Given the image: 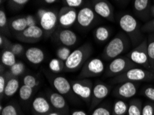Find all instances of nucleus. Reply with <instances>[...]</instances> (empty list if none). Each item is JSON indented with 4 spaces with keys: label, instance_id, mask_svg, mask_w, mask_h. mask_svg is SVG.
<instances>
[{
    "label": "nucleus",
    "instance_id": "nucleus-32",
    "mask_svg": "<svg viewBox=\"0 0 154 115\" xmlns=\"http://www.w3.org/2000/svg\"><path fill=\"white\" fill-rule=\"evenodd\" d=\"M65 62L58 58L52 59L48 64V68L53 73L58 74L64 71Z\"/></svg>",
    "mask_w": 154,
    "mask_h": 115
},
{
    "label": "nucleus",
    "instance_id": "nucleus-2",
    "mask_svg": "<svg viewBox=\"0 0 154 115\" xmlns=\"http://www.w3.org/2000/svg\"><path fill=\"white\" fill-rule=\"evenodd\" d=\"M93 53V47L89 43H85L72 51L65 62L64 72H75L82 68L84 64L89 59Z\"/></svg>",
    "mask_w": 154,
    "mask_h": 115
},
{
    "label": "nucleus",
    "instance_id": "nucleus-39",
    "mask_svg": "<svg viewBox=\"0 0 154 115\" xmlns=\"http://www.w3.org/2000/svg\"><path fill=\"white\" fill-rule=\"evenodd\" d=\"M142 115H154V102L149 101L142 105Z\"/></svg>",
    "mask_w": 154,
    "mask_h": 115
},
{
    "label": "nucleus",
    "instance_id": "nucleus-52",
    "mask_svg": "<svg viewBox=\"0 0 154 115\" xmlns=\"http://www.w3.org/2000/svg\"><path fill=\"white\" fill-rule=\"evenodd\" d=\"M116 1H117V2H120V1H122V0H116Z\"/></svg>",
    "mask_w": 154,
    "mask_h": 115
},
{
    "label": "nucleus",
    "instance_id": "nucleus-48",
    "mask_svg": "<svg viewBox=\"0 0 154 115\" xmlns=\"http://www.w3.org/2000/svg\"><path fill=\"white\" fill-rule=\"evenodd\" d=\"M57 0H44V2L47 4H53L55 3Z\"/></svg>",
    "mask_w": 154,
    "mask_h": 115
},
{
    "label": "nucleus",
    "instance_id": "nucleus-26",
    "mask_svg": "<svg viewBox=\"0 0 154 115\" xmlns=\"http://www.w3.org/2000/svg\"><path fill=\"white\" fill-rule=\"evenodd\" d=\"M16 56L12 51L8 49H4L2 50L1 53V63L4 66L10 68L17 62Z\"/></svg>",
    "mask_w": 154,
    "mask_h": 115
},
{
    "label": "nucleus",
    "instance_id": "nucleus-36",
    "mask_svg": "<svg viewBox=\"0 0 154 115\" xmlns=\"http://www.w3.org/2000/svg\"><path fill=\"white\" fill-rule=\"evenodd\" d=\"M112 108L106 105H102L97 106L93 109L91 115H111Z\"/></svg>",
    "mask_w": 154,
    "mask_h": 115
},
{
    "label": "nucleus",
    "instance_id": "nucleus-11",
    "mask_svg": "<svg viewBox=\"0 0 154 115\" xmlns=\"http://www.w3.org/2000/svg\"><path fill=\"white\" fill-rule=\"evenodd\" d=\"M44 36V30L37 25L28 27L22 32L15 35V38L17 40L28 44L37 43L40 41Z\"/></svg>",
    "mask_w": 154,
    "mask_h": 115
},
{
    "label": "nucleus",
    "instance_id": "nucleus-5",
    "mask_svg": "<svg viewBox=\"0 0 154 115\" xmlns=\"http://www.w3.org/2000/svg\"><path fill=\"white\" fill-rule=\"evenodd\" d=\"M137 66L138 65L133 62L127 56H120L111 60L107 65L105 70V77L113 78L124 73L128 70Z\"/></svg>",
    "mask_w": 154,
    "mask_h": 115
},
{
    "label": "nucleus",
    "instance_id": "nucleus-44",
    "mask_svg": "<svg viewBox=\"0 0 154 115\" xmlns=\"http://www.w3.org/2000/svg\"><path fill=\"white\" fill-rule=\"evenodd\" d=\"M141 30L144 32H154V19L146 22L142 27Z\"/></svg>",
    "mask_w": 154,
    "mask_h": 115
},
{
    "label": "nucleus",
    "instance_id": "nucleus-50",
    "mask_svg": "<svg viewBox=\"0 0 154 115\" xmlns=\"http://www.w3.org/2000/svg\"><path fill=\"white\" fill-rule=\"evenodd\" d=\"M150 13H151V15L153 17H154V5L151 6V10H150Z\"/></svg>",
    "mask_w": 154,
    "mask_h": 115
},
{
    "label": "nucleus",
    "instance_id": "nucleus-45",
    "mask_svg": "<svg viewBox=\"0 0 154 115\" xmlns=\"http://www.w3.org/2000/svg\"><path fill=\"white\" fill-rule=\"evenodd\" d=\"M26 17L28 24H29V27L37 25V18L35 17V16L31 15H28L26 16Z\"/></svg>",
    "mask_w": 154,
    "mask_h": 115
},
{
    "label": "nucleus",
    "instance_id": "nucleus-14",
    "mask_svg": "<svg viewBox=\"0 0 154 115\" xmlns=\"http://www.w3.org/2000/svg\"><path fill=\"white\" fill-rule=\"evenodd\" d=\"M91 4L97 15L109 22H114V9L108 0H91Z\"/></svg>",
    "mask_w": 154,
    "mask_h": 115
},
{
    "label": "nucleus",
    "instance_id": "nucleus-24",
    "mask_svg": "<svg viewBox=\"0 0 154 115\" xmlns=\"http://www.w3.org/2000/svg\"><path fill=\"white\" fill-rule=\"evenodd\" d=\"M111 35V30L109 27L105 26H98L94 31L95 40L100 43H104L109 40Z\"/></svg>",
    "mask_w": 154,
    "mask_h": 115
},
{
    "label": "nucleus",
    "instance_id": "nucleus-47",
    "mask_svg": "<svg viewBox=\"0 0 154 115\" xmlns=\"http://www.w3.org/2000/svg\"><path fill=\"white\" fill-rule=\"evenodd\" d=\"M71 115H87V114H86L84 110H75V111L72 112Z\"/></svg>",
    "mask_w": 154,
    "mask_h": 115
},
{
    "label": "nucleus",
    "instance_id": "nucleus-1",
    "mask_svg": "<svg viewBox=\"0 0 154 115\" xmlns=\"http://www.w3.org/2000/svg\"><path fill=\"white\" fill-rule=\"evenodd\" d=\"M132 45L129 37L124 32H119L104 47L102 57L106 61H111L126 52Z\"/></svg>",
    "mask_w": 154,
    "mask_h": 115
},
{
    "label": "nucleus",
    "instance_id": "nucleus-49",
    "mask_svg": "<svg viewBox=\"0 0 154 115\" xmlns=\"http://www.w3.org/2000/svg\"><path fill=\"white\" fill-rule=\"evenodd\" d=\"M48 115H62L61 113H60V112H58L57 111H55V110H53L52 112H51V113L48 114Z\"/></svg>",
    "mask_w": 154,
    "mask_h": 115
},
{
    "label": "nucleus",
    "instance_id": "nucleus-10",
    "mask_svg": "<svg viewBox=\"0 0 154 115\" xmlns=\"http://www.w3.org/2000/svg\"><path fill=\"white\" fill-rule=\"evenodd\" d=\"M46 38L54 34L58 26V13L56 11H47L39 21Z\"/></svg>",
    "mask_w": 154,
    "mask_h": 115
},
{
    "label": "nucleus",
    "instance_id": "nucleus-38",
    "mask_svg": "<svg viewBox=\"0 0 154 115\" xmlns=\"http://www.w3.org/2000/svg\"><path fill=\"white\" fill-rule=\"evenodd\" d=\"M9 78H11V77L7 74L6 71L0 75V97H1V101H2L4 98V90H5L6 83Z\"/></svg>",
    "mask_w": 154,
    "mask_h": 115
},
{
    "label": "nucleus",
    "instance_id": "nucleus-15",
    "mask_svg": "<svg viewBox=\"0 0 154 115\" xmlns=\"http://www.w3.org/2000/svg\"><path fill=\"white\" fill-rule=\"evenodd\" d=\"M46 97L53 110L62 115H69V105L64 96L57 92L50 90L46 92Z\"/></svg>",
    "mask_w": 154,
    "mask_h": 115
},
{
    "label": "nucleus",
    "instance_id": "nucleus-17",
    "mask_svg": "<svg viewBox=\"0 0 154 115\" xmlns=\"http://www.w3.org/2000/svg\"><path fill=\"white\" fill-rule=\"evenodd\" d=\"M53 37L57 43L69 48L73 46L78 42V35L69 29L58 28L53 34Z\"/></svg>",
    "mask_w": 154,
    "mask_h": 115
},
{
    "label": "nucleus",
    "instance_id": "nucleus-9",
    "mask_svg": "<svg viewBox=\"0 0 154 115\" xmlns=\"http://www.w3.org/2000/svg\"><path fill=\"white\" fill-rule=\"evenodd\" d=\"M140 86V82H123V83H118L116 86L112 94L114 97L118 98L127 99V98H132L136 95Z\"/></svg>",
    "mask_w": 154,
    "mask_h": 115
},
{
    "label": "nucleus",
    "instance_id": "nucleus-43",
    "mask_svg": "<svg viewBox=\"0 0 154 115\" xmlns=\"http://www.w3.org/2000/svg\"><path fill=\"white\" fill-rule=\"evenodd\" d=\"M11 44L12 43L8 39L7 36L2 34L0 35V48H1L2 50L8 49Z\"/></svg>",
    "mask_w": 154,
    "mask_h": 115
},
{
    "label": "nucleus",
    "instance_id": "nucleus-20",
    "mask_svg": "<svg viewBox=\"0 0 154 115\" xmlns=\"http://www.w3.org/2000/svg\"><path fill=\"white\" fill-rule=\"evenodd\" d=\"M24 55L28 62L34 65L40 64L45 59V53L37 47L29 48L25 51Z\"/></svg>",
    "mask_w": 154,
    "mask_h": 115
},
{
    "label": "nucleus",
    "instance_id": "nucleus-31",
    "mask_svg": "<svg viewBox=\"0 0 154 115\" xmlns=\"http://www.w3.org/2000/svg\"><path fill=\"white\" fill-rule=\"evenodd\" d=\"M1 115H24L20 107L15 104H8L0 112Z\"/></svg>",
    "mask_w": 154,
    "mask_h": 115
},
{
    "label": "nucleus",
    "instance_id": "nucleus-51",
    "mask_svg": "<svg viewBox=\"0 0 154 115\" xmlns=\"http://www.w3.org/2000/svg\"><path fill=\"white\" fill-rule=\"evenodd\" d=\"M4 3V2H3V0H1V4H2Z\"/></svg>",
    "mask_w": 154,
    "mask_h": 115
},
{
    "label": "nucleus",
    "instance_id": "nucleus-30",
    "mask_svg": "<svg viewBox=\"0 0 154 115\" xmlns=\"http://www.w3.org/2000/svg\"><path fill=\"white\" fill-rule=\"evenodd\" d=\"M36 89H34L26 85H23L20 87L19 90V97L22 101L27 102L31 99L33 96Z\"/></svg>",
    "mask_w": 154,
    "mask_h": 115
},
{
    "label": "nucleus",
    "instance_id": "nucleus-37",
    "mask_svg": "<svg viewBox=\"0 0 154 115\" xmlns=\"http://www.w3.org/2000/svg\"><path fill=\"white\" fill-rule=\"evenodd\" d=\"M30 0H8V6L14 11L22 9Z\"/></svg>",
    "mask_w": 154,
    "mask_h": 115
},
{
    "label": "nucleus",
    "instance_id": "nucleus-3",
    "mask_svg": "<svg viewBox=\"0 0 154 115\" xmlns=\"http://www.w3.org/2000/svg\"><path fill=\"white\" fill-rule=\"evenodd\" d=\"M118 22L120 27L129 37L132 46L136 47L143 41L140 26L134 16L125 13L119 16Z\"/></svg>",
    "mask_w": 154,
    "mask_h": 115
},
{
    "label": "nucleus",
    "instance_id": "nucleus-40",
    "mask_svg": "<svg viewBox=\"0 0 154 115\" xmlns=\"http://www.w3.org/2000/svg\"><path fill=\"white\" fill-rule=\"evenodd\" d=\"M8 50H10L11 51L15 54L16 56H22L23 54H24V48L23 45H22L21 44L19 43H15V44H11L10 46L8 47Z\"/></svg>",
    "mask_w": 154,
    "mask_h": 115
},
{
    "label": "nucleus",
    "instance_id": "nucleus-33",
    "mask_svg": "<svg viewBox=\"0 0 154 115\" xmlns=\"http://www.w3.org/2000/svg\"><path fill=\"white\" fill-rule=\"evenodd\" d=\"M147 51L151 70H154V32L151 33L148 37Z\"/></svg>",
    "mask_w": 154,
    "mask_h": 115
},
{
    "label": "nucleus",
    "instance_id": "nucleus-42",
    "mask_svg": "<svg viewBox=\"0 0 154 115\" xmlns=\"http://www.w3.org/2000/svg\"><path fill=\"white\" fill-rule=\"evenodd\" d=\"M62 2L65 6L74 8L80 7L84 3V0H62Z\"/></svg>",
    "mask_w": 154,
    "mask_h": 115
},
{
    "label": "nucleus",
    "instance_id": "nucleus-21",
    "mask_svg": "<svg viewBox=\"0 0 154 115\" xmlns=\"http://www.w3.org/2000/svg\"><path fill=\"white\" fill-rule=\"evenodd\" d=\"M151 10L150 0H134V11L136 15L144 20L149 17Z\"/></svg>",
    "mask_w": 154,
    "mask_h": 115
},
{
    "label": "nucleus",
    "instance_id": "nucleus-13",
    "mask_svg": "<svg viewBox=\"0 0 154 115\" xmlns=\"http://www.w3.org/2000/svg\"><path fill=\"white\" fill-rule=\"evenodd\" d=\"M111 92V86L101 81H96L93 86L90 109L93 110L97 107L104 98L107 97Z\"/></svg>",
    "mask_w": 154,
    "mask_h": 115
},
{
    "label": "nucleus",
    "instance_id": "nucleus-8",
    "mask_svg": "<svg viewBox=\"0 0 154 115\" xmlns=\"http://www.w3.org/2000/svg\"><path fill=\"white\" fill-rule=\"evenodd\" d=\"M71 86L75 95L87 104L91 103L93 85L89 79H78L72 81Z\"/></svg>",
    "mask_w": 154,
    "mask_h": 115
},
{
    "label": "nucleus",
    "instance_id": "nucleus-28",
    "mask_svg": "<svg viewBox=\"0 0 154 115\" xmlns=\"http://www.w3.org/2000/svg\"><path fill=\"white\" fill-rule=\"evenodd\" d=\"M129 107H128V115H142V101L139 98H134L128 103Z\"/></svg>",
    "mask_w": 154,
    "mask_h": 115
},
{
    "label": "nucleus",
    "instance_id": "nucleus-34",
    "mask_svg": "<svg viewBox=\"0 0 154 115\" xmlns=\"http://www.w3.org/2000/svg\"><path fill=\"white\" fill-rule=\"evenodd\" d=\"M22 83L24 85L28 86L36 89L40 85V80L37 77L31 74H25L22 79Z\"/></svg>",
    "mask_w": 154,
    "mask_h": 115
},
{
    "label": "nucleus",
    "instance_id": "nucleus-4",
    "mask_svg": "<svg viewBox=\"0 0 154 115\" xmlns=\"http://www.w3.org/2000/svg\"><path fill=\"white\" fill-rule=\"evenodd\" d=\"M154 79V71L142 68L136 67L128 70L120 75L113 77L111 80L112 84H118L123 82L151 81Z\"/></svg>",
    "mask_w": 154,
    "mask_h": 115
},
{
    "label": "nucleus",
    "instance_id": "nucleus-6",
    "mask_svg": "<svg viewBox=\"0 0 154 115\" xmlns=\"http://www.w3.org/2000/svg\"><path fill=\"white\" fill-rule=\"evenodd\" d=\"M105 64L101 59H89L82 68L78 79H90L100 76L105 72Z\"/></svg>",
    "mask_w": 154,
    "mask_h": 115
},
{
    "label": "nucleus",
    "instance_id": "nucleus-16",
    "mask_svg": "<svg viewBox=\"0 0 154 115\" xmlns=\"http://www.w3.org/2000/svg\"><path fill=\"white\" fill-rule=\"evenodd\" d=\"M48 78L56 92L63 96H73L75 95L72 89L71 83H70L66 77L51 75Z\"/></svg>",
    "mask_w": 154,
    "mask_h": 115
},
{
    "label": "nucleus",
    "instance_id": "nucleus-41",
    "mask_svg": "<svg viewBox=\"0 0 154 115\" xmlns=\"http://www.w3.org/2000/svg\"><path fill=\"white\" fill-rule=\"evenodd\" d=\"M141 93L149 101L154 102V88L152 86H145L142 90Z\"/></svg>",
    "mask_w": 154,
    "mask_h": 115
},
{
    "label": "nucleus",
    "instance_id": "nucleus-18",
    "mask_svg": "<svg viewBox=\"0 0 154 115\" xmlns=\"http://www.w3.org/2000/svg\"><path fill=\"white\" fill-rule=\"evenodd\" d=\"M97 15L91 7L89 6H85L78 11L77 22L82 29H86L91 26L95 23Z\"/></svg>",
    "mask_w": 154,
    "mask_h": 115
},
{
    "label": "nucleus",
    "instance_id": "nucleus-7",
    "mask_svg": "<svg viewBox=\"0 0 154 115\" xmlns=\"http://www.w3.org/2000/svg\"><path fill=\"white\" fill-rule=\"evenodd\" d=\"M127 57L137 65H141L144 68L152 70L149 62L146 39H143L140 44L135 47L131 51H130L127 55Z\"/></svg>",
    "mask_w": 154,
    "mask_h": 115
},
{
    "label": "nucleus",
    "instance_id": "nucleus-12",
    "mask_svg": "<svg viewBox=\"0 0 154 115\" xmlns=\"http://www.w3.org/2000/svg\"><path fill=\"white\" fill-rule=\"evenodd\" d=\"M78 13L76 8L63 6L58 11V28L69 29L77 22Z\"/></svg>",
    "mask_w": 154,
    "mask_h": 115
},
{
    "label": "nucleus",
    "instance_id": "nucleus-25",
    "mask_svg": "<svg viewBox=\"0 0 154 115\" xmlns=\"http://www.w3.org/2000/svg\"><path fill=\"white\" fill-rule=\"evenodd\" d=\"M129 104L125 99L118 98L115 101L112 106L111 115H125L128 112Z\"/></svg>",
    "mask_w": 154,
    "mask_h": 115
},
{
    "label": "nucleus",
    "instance_id": "nucleus-35",
    "mask_svg": "<svg viewBox=\"0 0 154 115\" xmlns=\"http://www.w3.org/2000/svg\"><path fill=\"white\" fill-rule=\"evenodd\" d=\"M71 53L72 51L69 47L62 46L57 48V51H56V56H57V58L65 62Z\"/></svg>",
    "mask_w": 154,
    "mask_h": 115
},
{
    "label": "nucleus",
    "instance_id": "nucleus-22",
    "mask_svg": "<svg viewBox=\"0 0 154 115\" xmlns=\"http://www.w3.org/2000/svg\"><path fill=\"white\" fill-rule=\"evenodd\" d=\"M9 27L11 31L14 35H16L22 32L29 27L28 22L26 16L24 17H18L9 20Z\"/></svg>",
    "mask_w": 154,
    "mask_h": 115
},
{
    "label": "nucleus",
    "instance_id": "nucleus-23",
    "mask_svg": "<svg viewBox=\"0 0 154 115\" xmlns=\"http://www.w3.org/2000/svg\"><path fill=\"white\" fill-rule=\"evenodd\" d=\"M20 88L19 77H11L8 79L6 83L5 90H4V97L6 98L13 97L20 90Z\"/></svg>",
    "mask_w": 154,
    "mask_h": 115
},
{
    "label": "nucleus",
    "instance_id": "nucleus-29",
    "mask_svg": "<svg viewBox=\"0 0 154 115\" xmlns=\"http://www.w3.org/2000/svg\"><path fill=\"white\" fill-rule=\"evenodd\" d=\"M0 30L1 34L9 36L11 35V30L9 27V20L7 18L5 11L3 8L0 10Z\"/></svg>",
    "mask_w": 154,
    "mask_h": 115
},
{
    "label": "nucleus",
    "instance_id": "nucleus-19",
    "mask_svg": "<svg viewBox=\"0 0 154 115\" xmlns=\"http://www.w3.org/2000/svg\"><path fill=\"white\" fill-rule=\"evenodd\" d=\"M31 109L33 115H48L53 110L48 98L41 95L33 98Z\"/></svg>",
    "mask_w": 154,
    "mask_h": 115
},
{
    "label": "nucleus",
    "instance_id": "nucleus-46",
    "mask_svg": "<svg viewBox=\"0 0 154 115\" xmlns=\"http://www.w3.org/2000/svg\"><path fill=\"white\" fill-rule=\"evenodd\" d=\"M48 10H46V9H43V8H39L38 11H37L36 13V15L35 17L37 18V20H40V19L43 17V15L45 14L46 12H47Z\"/></svg>",
    "mask_w": 154,
    "mask_h": 115
},
{
    "label": "nucleus",
    "instance_id": "nucleus-27",
    "mask_svg": "<svg viewBox=\"0 0 154 115\" xmlns=\"http://www.w3.org/2000/svg\"><path fill=\"white\" fill-rule=\"evenodd\" d=\"M25 64L22 62H17L6 70L7 74L10 77H20L24 74L26 71Z\"/></svg>",
    "mask_w": 154,
    "mask_h": 115
}]
</instances>
